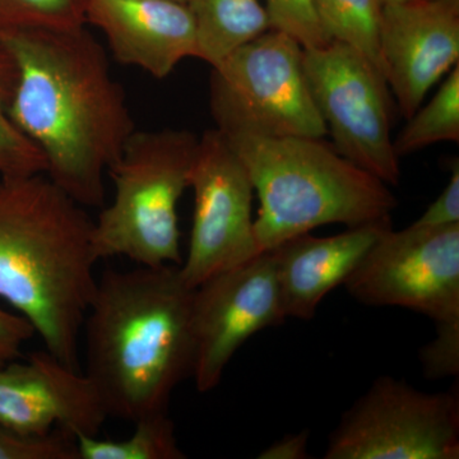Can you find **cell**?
<instances>
[{
	"instance_id": "cell-1",
	"label": "cell",
	"mask_w": 459,
	"mask_h": 459,
	"mask_svg": "<svg viewBox=\"0 0 459 459\" xmlns=\"http://www.w3.org/2000/svg\"><path fill=\"white\" fill-rule=\"evenodd\" d=\"M0 48L18 71L9 117L45 174L83 207H102L105 171L137 131L107 51L86 27L5 33Z\"/></svg>"
},
{
	"instance_id": "cell-2",
	"label": "cell",
	"mask_w": 459,
	"mask_h": 459,
	"mask_svg": "<svg viewBox=\"0 0 459 459\" xmlns=\"http://www.w3.org/2000/svg\"><path fill=\"white\" fill-rule=\"evenodd\" d=\"M195 289L179 265L108 270L84 318L86 374L108 418L134 422L169 412L195 367Z\"/></svg>"
},
{
	"instance_id": "cell-3",
	"label": "cell",
	"mask_w": 459,
	"mask_h": 459,
	"mask_svg": "<svg viewBox=\"0 0 459 459\" xmlns=\"http://www.w3.org/2000/svg\"><path fill=\"white\" fill-rule=\"evenodd\" d=\"M99 261L82 204L47 174L0 177V299L74 370Z\"/></svg>"
},
{
	"instance_id": "cell-4",
	"label": "cell",
	"mask_w": 459,
	"mask_h": 459,
	"mask_svg": "<svg viewBox=\"0 0 459 459\" xmlns=\"http://www.w3.org/2000/svg\"><path fill=\"white\" fill-rule=\"evenodd\" d=\"M246 166L259 198L255 234L259 252L319 226L347 228L392 219L394 193L323 138L223 133Z\"/></svg>"
},
{
	"instance_id": "cell-5",
	"label": "cell",
	"mask_w": 459,
	"mask_h": 459,
	"mask_svg": "<svg viewBox=\"0 0 459 459\" xmlns=\"http://www.w3.org/2000/svg\"><path fill=\"white\" fill-rule=\"evenodd\" d=\"M199 137L189 131H135L108 168L114 198L93 221L100 261L126 256L144 267L180 265L178 205L189 188Z\"/></svg>"
},
{
	"instance_id": "cell-6",
	"label": "cell",
	"mask_w": 459,
	"mask_h": 459,
	"mask_svg": "<svg viewBox=\"0 0 459 459\" xmlns=\"http://www.w3.org/2000/svg\"><path fill=\"white\" fill-rule=\"evenodd\" d=\"M304 48L271 29L212 68L211 113L220 132L325 138L303 65Z\"/></svg>"
},
{
	"instance_id": "cell-7",
	"label": "cell",
	"mask_w": 459,
	"mask_h": 459,
	"mask_svg": "<svg viewBox=\"0 0 459 459\" xmlns=\"http://www.w3.org/2000/svg\"><path fill=\"white\" fill-rule=\"evenodd\" d=\"M307 86L344 159L386 186L401 179L391 133L392 100L385 77L347 45L329 41L304 49Z\"/></svg>"
},
{
	"instance_id": "cell-8",
	"label": "cell",
	"mask_w": 459,
	"mask_h": 459,
	"mask_svg": "<svg viewBox=\"0 0 459 459\" xmlns=\"http://www.w3.org/2000/svg\"><path fill=\"white\" fill-rule=\"evenodd\" d=\"M325 459H458V389L419 391L380 377L343 413Z\"/></svg>"
},
{
	"instance_id": "cell-9",
	"label": "cell",
	"mask_w": 459,
	"mask_h": 459,
	"mask_svg": "<svg viewBox=\"0 0 459 459\" xmlns=\"http://www.w3.org/2000/svg\"><path fill=\"white\" fill-rule=\"evenodd\" d=\"M344 286L361 304L459 322V223L385 230Z\"/></svg>"
},
{
	"instance_id": "cell-10",
	"label": "cell",
	"mask_w": 459,
	"mask_h": 459,
	"mask_svg": "<svg viewBox=\"0 0 459 459\" xmlns=\"http://www.w3.org/2000/svg\"><path fill=\"white\" fill-rule=\"evenodd\" d=\"M195 195L192 234L179 265L192 289L259 255L252 216L255 186L246 166L219 129L199 137L190 170Z\"/></svg>"
},
{
	"instance_id": "cell-11",
	"label": "cell",
	"mask_w": 459,
	"mask_h": 459,
	"mask_svg": "<svg viewBox=\"0 0 459 459\" xmlns=\"http://www.w3.org/2000/svg\"><path fill=\"white\" fill-rule=\"evenodd\" d=\"M272 250L214 274L195 289V386L201 394L221 382L238 350L263 329L285 322Z\"/></svg>"
},
{
	"instance_id": "cell-12",
	"label": "cell",
	"mask_w": 459,
	"mask_h": 459,
	"mask_svg": "<svg viewBox=\"0 0 459 459\" xmlns=\"http://www.w3.org/2000/svg\"><path fill=\"white\" fill-rule=\"evenodd\" d=\"M380 57L385 82L406 119L459 62V0L383 4Z\"/></svg>"
},
{
	"instance_id": "cell-13",
	"label": "cell",
	"mask_w": 459,
	"mask_h": 459,
	"mask_svg": "<svg viewBox=\"0 0 459 459\" xmlns=\"http://www.w3.org/2000/svg\"><path fill=\"white\" fill-rule=\"evenodd\" d=\"M108 418L90 377L47 350L0 367V428L5 430L44 435L60 429L75 437H98Z\"/></svg>"
},
{
	"instance_id": "cell-14",
	"label": "cell",
	"mask_w": 459,
	"mask_h": 459,
	"mask_svg": "<svg viewBox=\"0 0 459 459\" xmlns=\"http://www.w3.org/2000/svg\"><path fill=\"white\" fill-rule=\"evenodd\" d=\"M87 23L107 38L117 62L169 77L186 57H197L188 5L174 0H89Z\"/></svg>"
},
{
	"instance_id": "cell-15",
	"label": "cell",
	"mask_w": 459,
	"mask_h": 459,
	"mask_svg": "<svg viewBox=\"0 0 459 459\" xmlns=\"http://www.w3.org/2000/svg\"><path fill=\"white\" fill-rule=\"evenodd\" d=\"M389 228L392 219L347 228L332 237L307 232L272 249L286 318L313 319L320 301L346 283Z\"/></svg>"
},
{
	"instance_id": "cell-16",
	"label": "cell",
	"mask_w": 459,
	"mask_h": 459,
	"mask_svg": "<svg viewBox=\"0 0 459 459\" xmlns=\"http://www.w3.org/2000/svg\"><path fill=\"white\" fill-rule=\"evenodd\" d=\"M197 57L216 68L247 42L272 29L262 0H188Z\"/></svg>"
},
{
	"instance_id": "cell-17",
	"label": "cell",
	"mask_w": 459,
	"mask_h": 459,
	"mask_svg": "<svg viewBox=\"0 0 459 459\" xmlns=\"http://www.w3.org/2000/svg\"><path fill=\"white\" fill-rule=\"evenodd\" d=\"M313 4L325 39L352 48L385 77L379 48L383 3L380 0H313Z\"/></svg>"
},
{
	"instance_id": "cell-18",
	"label": "cell",
	"mask_w": 459,
	"mask_h": 459,
	"mask_svg": "<svg viewBox=\"0 0 459 459\" xmlns=\"http://www.w3.org/2000/svg\"><path fill=\"white\" fill-rule=\"evenodd\" d=\"M394 140L398 159L440 142H459V65L449 72L427 105L409 117Z\"/></svg>"
},
{
	"instance_id": "cell-19",
	"label": "cell",
	"mask_w": 459,
	"mask_h": 459,
	"mask_svg": "<svg viewBox=\"0 0 459 459\" xmlns=\"http://www.w3.org/2000/svg\"><path fill=\"white\" fill-rule=\"evenodd\" d=\"M134 431L123 440L77 437L80 459H184L169 412L155 413L133 422Z\"/></svg>"
},
{
	"instance_id": "cell-20",
	"label": "cell",
	"mask_w": 459,
	"mask_h": 459,
	"mask_svg": "<svg viewBox=\"0 0 459 459\" xmlns=\"http://www.w3.org/2000/svg\"><path fill=\"white\" fill-rule=\"evenodd\" d=\"M18 71L13 57L0 48V177L45 174L47 161L39 148L9 117Z\"/></svg>"
},
{
	"instance_id": "cell-21",
	"label": "cell",
	"mask_w": 459,
	"mask_h": 459,
	"mask_svg": "<svg viewBox=\"0 0 459 459\" xmlns=\"http://www.w3.org/2000/svg\"><path fill=\"white\" fill-rule=\"evenodd\" d=\"M89 0H0V35L86 26Z\"/></svg>"
},
{
	"instance_id": "cell-22",
	"label": "cell",
	"mask_w": 459,
	"mask_h": 459,
	"mask_svg": "<svg viewBox=\"0 0 459 459\" xmlns=\"http://www.w3.org/2000/svg\"><path fill=\"white\" fill-rule=\"evenodd\" d=\"M0 459H80L77 437L60 429L23 435L0 428Z\"/></svg>"
},
{
	"instance_id": "cell-23",
	"label": "cell",
	"mask_w": 459,
	"mask_h": 459,
	"mask_svg": "<svg viewBox=\"0 0 459 459\" xmlns=\"http://www.w3.org/2000/svg\"><path fill=\"white\" fill-rule=\"evenodd\" d=\"M272 29L294 38L304 49L328 44L314 11L313 0H263Z\"/></svg>"
},
{
	"instance_id": "cell-24",
	"label": "cell",
	"mask_w": 459,
	"mask_h": 459,
	"mask_svg": "<svg viewBox=\"0 0 459 459\" xmlns=\"http://www.w3.org/2000/svg\"><path fill=\"white\" fill-rule=\"evenodd\" d=\"M437 325V337L420 352L428 377H446L459 373V322Z\"/></svg>"
},
{
	"instance_id": "cell-25",
	"label": "cell",
	"mask_w": 459,
	"mask_h": 459,
	"mask_svg": "<svg viewBox=\"0 0 459 459\" xmlns=\"http://www.w3.org/2000/svg\"><path fill=\"white\" fill-rule=\"evenodd\" d=\"M419 226H446L459 223V162L451 165V178L443 192L416 220Z\"/></svg>"
},
{
	"instance_id": "cell-26",
	"label": "cell",
	"mask_w": 459,
	"mask_h": 459,
	"mask_svg": "<svg viewBox=\"0 0 459 459\" xmlns=\"http://www.w3.org/2000/svg\"><path fill=\"white\" fill-rule=\"evenodd\" d=\"M33 334L32 325L22 316L0 309V367L17 360Z\"/></svg>"
},
{
	"instance_id": "cell-27",
	"label": "cell",
	"mask_w": 459,
	"mask_h": 459,
	"mask_svg": "<svg viewBox=\"0 0 459 459\" xmlns=\"http://www.w3.org/2000/svg\"><path fill=\"white\" fill-rule=\"evenodd\" d=\"M307 440L309 433L303 431L287 435L279 442L271 444L258 455L262 459H305L307 458Z\"/></svg>"
},
{
	"instance_id": "cell-28",
	"label": "cell",
	"mask_w": 459,
	"mask_h": 459,
	"mask_svg": "<svg viewBox=\"0 0 459 459\" xmlns=\"http://www.w3.org/2000/svg\"><path fill=\"white\" fill-rule=\"evenodd\" d=\"M383 4H388V3L404 2V0H380Z\"/></svg>"
},
{
	"instance_id": "cell-29",
	"label": "cell",
	"mask_w": 459,
	"mask_h": 459,
	"mask_svg": "<svg viewBox=\"0 0 459 459\" xmlns=\"http://www.w3.org/2000/svg\"><path fill=\"white\" fill-rule=\"evenodd\" d=\"M174 2L184 3V4H186V2H188V0H174Z\"/></svg>"
}]
</instances>
